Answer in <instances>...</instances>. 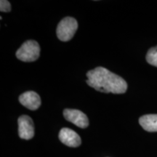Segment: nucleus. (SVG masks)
Here are the masks:
<instances>
[{
    "label": "nucleus",
    "instance_id": "obj_1",
    "mask_svg": "<svg viewBox=\"0 0 157 157\" xmlns=\"http://www.w3.org/2000/svg\"><path fill=\"white\" fill-rule=\"evenodd\" d=\"M87 77L88 85L102 93L122 94L127 90V84L124 78L103 67L89 71Z\"/></svg>",
    "mask_w": 157,
    "mask_h": 157
},
{
    "label": "nucleus",
    "instance_id": "obj_2",
    "mask_svg": "<svg viewBox=\"0 0 157 157\" xmlns=\"http://www.w3.org/2000/svg\"><path fill=\"white\" fill-rule=\"evenodd\" d=\"M40 47L34 40H28L16 52L17 59L23 62H34L39 58Z\"/></svg>",
    "mask_w": 157,
    "mask_h": 157
},
{
    "label": "nucleus",
    "instance_id": "obj_3",
    "mask_svg": "<svg viewBox=\"0 0 157 157\" xmlns=\"http://www.w3.org/2000/svg\"><path fill=\"white\" fill-rule=\"evenodd\" d=\"M77 29L78 23L76 20L71 17H66L58 25L56 30L57 36L62 42H67L73 38Z\"/></svg>",
    "mask_w": 157,
    "mask_h": 157
},
{
    "label": "nucleus",
    "instance_id": "obj_4",
    "mask_svg": "<svg viewBox=\"0 0 157 157\" xmlns=\"http://www.w3.org/2000/svg\"><path fill=\"white\" fill-rule=\"evenodd\" d=\"M63 116L66 120L73 123L80 128H86L89 125V120L87 115L79 110L65 109Z\"/></svg>",
    "mask_w": 157,
    "mask_h": 157
},
{
    "label": "nucleus",
    "instance_id": "obj_5",
    "mask_svg": "<svg viewBox=\"0 0 157 157\" xmlns=\"http://www.w3.org/2000/svg\"><path fill=\"white\" fill-rule=\"evenodd\" d=\"M18 134L21 138L30 140L34 136L33 120L27 115H23L18 119Z\"/></svg>",
    "mask_w": 157,
    "mask_h": 157
},
{
    "label": "nucleus",
    "instance_id": "obj_6",
    "mask_svg": "<svg viewBox=\"0 0 157 157\" xmlns=\"http://www.w3.org/2000/svg\"><path fill=\"white\" fill-rule=\"evenodd\" d=\"M59 139L66 146L73 148L79 146L82 143L79 135L69 128H63L60 129L59 132Z\"/></svg>",
    "mask_w": 157,
    "mask_h": 157
},
{
    "label": "nucleus",
    "instance_id": "obj_7",
    "mask_svg": "<svg viewBox=\"0 0 157 157\" xmlns=\"http://www.w3.org/2000/svg\"><path fill=\"white\" fill-rule=\"evenodd\" d=\"M19 101L23 106L32 111L38 109L41 105V98L34 91H28L23 93L19 97Z\"/></svg>",
    "mask_w": 157,
    "mask_h": 157
},
{
    "label": "nucleus",
    "instance_id": "obj_8",
    "mask_svg": "<svg viewBox=\"0 0 157 157\" xmlns=\"http://www.w3.org/2000/svg\"><path fill=\"white\" fill-rule=\"evenodd\" d=\"M139 123L148 132H157V114L143 116L139 119Z\"/></svg>",
    "mask_w": 157,
    "mask_h": 157
},
{
    "label": "nucleus",
    "instance_id": "obj_9",
    "mask_svg": "<svg viewBox=\"0 0 157 157\" xmlns=\"http://www.w3.org/2000/svg\"><path fill=\"white\" fill-rule=\"evenodd\" d=\"M146 60L149 64L157 67V46L149 49L146 55Z\"/></svg>",
    "mask_w": 157,
    "mask_h": 157
},
{
    "label": "nucleus",
    "instance_id": "obj_10",
    "mask_svg": "<svg viewBox=\"0 0 157 157\" xmlns=\"http://www.w3.org/2000/svg\"><path fill=\"white\" fill-rule=\"evenodd\" d=\"M0 10H1V12H5V13L10 12V3L8 1H6V0H1V2H0Z\"/></svg>",
    "mask_w": 157,
    "mask_h": 157
}]
</instances>
